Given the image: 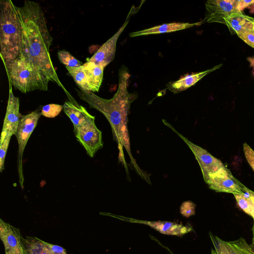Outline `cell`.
Here are the masks:
<instances>
[{
	"instance_id": "cell-1",
	"label": "cell",
	"mask_w": 254,
	"mask_h": 254,
	"mask_svg": "<svg viewBox=\"0 0 254 254\" xmlns=\"http://www.w3.org/2000/svg\"><path fill=\"white\" fill-rule=\"evenodd\" d=\"M130 74L127 68L122 66L119 71L118 89L110 99L102 98L94 92L75 89L78 97L89 106L103 114L109 122L114 139L119 150V159L125 165L129 176L127 166L124 155V148L129 155L131 163L138 174L147 182L148 175L138 166L131 155L129 138L127 127L128 115L131 103L137 97V94L129 93L128 90Z\"/></svg>"
},
{
	"instance_id": "cell-2",
	"label": "cell",
	"mask_w": 254,
	"mask_h": 254,
	"mask_svg": "<svg viewBox=\"0 0 254 254\" xmlns=\"http://www.w3.org/2000/svg\"><path fill=\"white\" fill-rule=\"evenodd\" d=\"M22 30V54L32 66L49 81L61 84L50 54L52 37L48 29L44 12L40 4L25 0L16 6Z\"/></svg>"
},
{
	"instance_id": "cell-3",
	"label": "cell",
	"mask_w": 254,
	"mask_h": 254,
	"mask_svg": "<svg viewBox=\"0 0 254 254\" xmlns=\"http://www.w3.org/2000/svg\"><path fill=\"white\" fill-rule=\"evenodd\" d=\"M21 24L10 0L0 1V54L4 66L16 59L22 48Z\"/></svg>"
},
{
	"instance_id": "cell-4",
	"label": "cell",
	"mask_w": 254,
	"mask_h": 254,
	"mask_svg": "<svg viewBox=\"0 0 254 254\" xmlns=\"http://www.w3.org/2000/svg\"><path fill=\"white\" fill-rule=\"evenodd\" d=\"M5 68L9 83L22 93L35 90H48L49 80L43 76L22 54Z\"/></svg>"
},
{
	"instance_id": "cell-5",
	"label": "cell",
	"mask_w": 254,
	"mask_h": 254,
	"mask_svg": "<svg viewBox=\"0 0 254 254\" xmlns=\"http://www.w3.org/2000/svg\"><path fill=\"white\" fill-rule=\"evenodd\" d=\"M41 116V113L38 111H33L26 115H21L15 134L18 143L17 169L19 183L22 189H23L24 187V176L22 168L23 152L30 135L37 126Z\"/></svg>"
},
{
	"instance_id": "cell-6",
	"label": "cell",
	"mask_w": 254,
	"mask_h": 254,
	"mask_svg": "<svg viewBox=\"0 0 254 254\" xmlns=\"http://www.w3.org/2000/svg\"><path fill=\"white\" fill-rule=\"evenodd\" d=\"M163 123L176 132L186 143L193 153L201 170L204 181L206 183L210 178L223 168L225 165L222 161L212 156L206 150L196 145L179 133L170 124L163 120Z\"/></svg>"
},
{
	"instance_id": "cell-7",
	"label": "cell",
	"mask_w": 254,
	"mask_h": 254,
	"mask_svg": "<svg viewBox=\"0 0 254 254\" xmlns=\"http://www.w3.org/2000/svg\"><path fill=\"white\" fill-rule=\"evenodd\" d=\"M78 141L83 146L87 154L93 157L103 147L102 132L96 127L95 119L90 120L74 130Z\"/></svg>"
},
{
	"instance_id": "cell-8",
	"label": "cell",
	"mask_w": 254,
	"mask_h": 254,
	"mask_svg": "<svg viewBox=\"0 0 254 254\" xmlns=\"http://www.w3.org/2000/svg\"><path fill=\"white\" fill-rule=\"evenodd\" d=\"M141 5L142 3L138 7H135L134 5L132 6L125 21L118 31L103 44L98 50L87 61L93 62L95 64L105 68L114 60L115 56L117 42L119 36L128 24L130 16L139 10Z\"/></svg>"
},
{
	"instance_id": "cell-9",
	"label": "cell",
	"mask_w": 254,
	"mask_h": 254,
	"mask_svg": "<svg viewBox=\"0 0 254 254\" xmlns=\"http://www.w3.org/2000/svg\"><path fill=\"white\" fill-rule=\"evenodd\" d=\"M209 188L216 192L243 193L242 185L225 166L212 175L207 183Z\"/></svg>"
},
{
	"instance_id": "cell-10",
	"label": "cell",
	"mask_w": 254,
	"mask_h": 254,
	"mask_svg": "<svg viewBox=\"0 0 254 254\" xmlns=\"http://www.w3.org/2000/svg\"><path fill=\"white\" fill-rule=\"evenodd\" d=\"M237 0H209L205 3L204 22H217L225 24V19L232 14L238 13Z\"/></svg>"
},
{
	"instance_id": "cell-11",
	"label": "cell",
	"mask_w": 254,
	"mask_h": 254,
	"mask_svg": "<svg viewBox=\"0 0 254 254\" xmlns=\"http://www.w3.org/2000/svg\"><path fill=\"white\" fill-rule=\"evenodd\" d=\"M0 238L5 254H26L20 230L0 219Z\"/></svg>"
},
{
	"instance_id": "cell-12",
	"label": "cell",
	"mask_w": 254,
	"mask_h": 254,
	"mask_svg": "<svg viewBox=\"0 0 254 254\" xmlns=\"http://www.w3.org/2000/svg\"><path fill=\"white\" fill-rule=\"evenodd\" d=\"M21 115L19 112V100L12 92V85L9 83V97L6 114L3 121L0 140L6 136L15 135Z\"/></svg>"
},
{
	"instance_id": "cell-13",
	"label": "cell",
	"mask_w": 254,
	"mask_h": 254,
	"mask_svg": "<svg viewBox=\"0 0 254 254\" xmlns=\"http://www.w3.org/2000/svg\"><path fill=\"white\" fill-rule=\"evenodd\" d=\"M104 215H108L115 217L127 222L131 223H139L148 225L160 233L169 235H176L182 236L191 231L192 229L190 226H185L182 223H178L170 221H150L146 220H140L133 218H127L123 216H116L111 214L104 213Z\"/></svg>"
},
{
	"instance_id": "cell-14",
	"label": "cell",
	"mask_w": 254,
	"mask_h": 254,
	"mask_svg": "<svg viewBox=\"0 0 254 254\" xmlns=\"http://www.w3.org/2000/svg\"><path fill=\"white\" fill-rule=\"evenodd\" d=\"M214 249L218 254H254V250L241 237L233 241H225L210 234Z\"/></svg>"
},
{
	"instance_id": "cell-15",
	"label": "cell",
	"mask_w": 254,
	"mask_h": 254,
	"mask_svg": "<svg viewBox=\"0 0 254 254\" xmlns=\"http://www.w3.org/2000/svg\"><path fill=\"white\" fill-rule=\"evenodd\" d=\"M63 105L64 111L72 122L74 130H75L87 122L95 119V117L90 114L86 109L71 96L68 97Z\"/></svg>"
},
{
	"instance_id": "cell-16",
	"label": "cell",
	"mask_w": 254,
	"mask_h": 254,
	"mask_svg": "<svg viewBox=\"0 0 254 254\" xmlns=\"http://www.w3.org/2000/svg\"><path fill=\"white\" fill-rule=\"evenodd\" d=\"M204 23L203 21L190 23L183 22H173L157 25L141 31L131 32L129 34L130 37L139 36L147 35L150 34H156L163 33L174 32L180 30L191 28L198 26Z\"/></svg>"
},
{
	"instance_id": "cell-17",
	"label": "cell",
	"mask_w": 254,
	"mask_h": 254,
	"mask_svg": "<svg viewBox=\"0 0 254 254\" xmlns=\"http://www.w3.org/2000/svg\"><path fill=\"white\" fill-rule=\"evenodd\" d=\"M225 24L232 33L238 35L247 30L254 29V18L240 12L226 18Z\"/></svg>"
},
{
	"instance_id": "cell-18",
	"label": "cell",
	"mask_w": 254,
	"mask_h": 254,
	"mask_svg": "<svg viewBox=\"0 0 254 254\" xmlns=\"http://www.w3.org/2000/svg\"><path fill=\"white\" fill-rule=\"evenodd\" d=\"M222 65V64H220L211 69L186 75L173 82L168 88L174 93H178L184 91L194 85L207 74L219 68Z\"/></svg>"
},
{
	"instance_id": "cell-19",
	"label": "cell",
	"mask_w": 254,
	"mask_h": 254,
	"mask_svg": "<svg viewBox=\"0 0 254 254\" xmlns=\"http://www.w3.org/2000/svg\"><path fill=\"white\" fill-rule=\"evenodd\" d=\"M82 66L87 76L91 92H98L103 80L104 67L88 61Z\"/></svg>"
},
{
	"instance_id": "cell-20",
	"label": "cell",
	"mask_w": 254,
	"mask_h": 254,
	"mask_svg": "<svg viewBox=\"0 0 254 254\" xmlns=\"http://www.w3.org/2000/svg\"><path fill=\"white\" fill-rule=\"evenodd\" d=\"M26 254H52L45 242L35 237L23 238Z\"/></svg>"
},
{
	"instance_id": "cell-21",
	"label": "cell",
	"mask_w": 254,
	"mask_h": 254,
	"mask_svg": "<svg viewBox=\"0 0 254 254\" xmlns=\"http://www.w3.org/2000/svg\"><path fill=\"white\" fill-rule=\"evenodd\" d=\"M68 73L80 89L85 91H91L88 79L82 65L77 67L65 66Z\"/></svg>"
},
{
	"instance_id": "cell-22",
	"label": "cell",
	"mask_w": 254,
	"mask_h": 254,
	"mask_svg": "<svg viewBox=\"0 0 254 254\" xmlns=\"http://www.w3.org/2000/svg\"><path fill=\"white\" fill-rule=\"evenodd\" d=\"M233 195L238 206L254 219V194L250 197H245L241 193H235Z\"/></svg>"
},
{
	"instance_id": "cell-23",
	"label": "cell",
	"mask_w": 254,
	"mask_h": 254,
	"mask_svg": "<svg viewBox=\"0 0 254 254\" xmlns=\"http://www.w3.org/2000/svg\"><path fill=\"white\" fill-rule=\"evenodd\" d=\"M58 57L60 62L65 66L77 67L81 66L83 64L74 58L69 52L65 50H60L58 52Z\"/></svg>"
},
{
	"instance_id": "cell-24",
	"label": "cell",
	"mask_w": 254,
	"mask_h": 254,
	"mask_svg": "<svg viewBox=\"0 0 254 254\" xmlns=\"http://www.w3.org/2000/svg\"><path fill=\"white\" fill-rule=\"evenodd\" d=\"M63 109L64 107L62 105L50 104L42 107L41 114V115L45 117L53 118L57 116Z\"/></svg>"
},
{
	"instance_id": "cell-25",
	"label": "cell",
	"mask_w": 254,
	"mask_h": 254,
	"mask_svg": "<svg viewBox=\"0 0 254 254\" xmlns=\"http://www.w3.org/2000/svg\"><path fill=\"white\" fill-rule=\"evenodd\" d=\"M11 137L6 136L0 140V172H2L4 169V161L9 143Z\"/></svg>"
},
{
	"instance_id": "cell-26",
	"label": "cell",
	"mask_w": 254,
	"mask_h": 254,
	"mask_svg": "<svg viewBox=\"0 0 254 254\" xmlns=\"http://www.w3.org/2000/svg\"><path fill=\"white\" fill-rule=\"evenodd\" d=\"M196 205L191 201H184L180 208L181 214L186 218L194 215Z\"/></svg>"
},
{
	"instance_id": "cell-27",
	"label": "cell",
	"mask_w": 254,
	"mask_h": 254,
	"mask_svg": "<svg viewBox=\"0 0 254 254\" xmlns=\"http://www.w3.org/2000/svg\"><path fill=\"white\" fill-rule=\"evenodd\" d=\"M238 36L246 44L254 48V29L247 30Z\"/></svg>"
},
{
	"instance_id": "cell-28",
	"label": "cell",
	"mask_w": 254,
	"mask_h": 254,
	"mask_svg": "<svg viewBox=\"0 0 254 254\" xmlns=\"http://www.w3.org/2000/svg\"><path fill=\"white\" fill-rule=\"evenodd\" d=\"M243 151L248 163L254 171V150L245 142L243 144Z\"/></svg>"
},
{
	"instance_id": "cell-29",
	"label": "cell",
	"mask_w": 254,
	"mask_h": 254,
	"mask_svg": "<svg viewBox=\"0 0 254 254\" xmlns=\"http://www.w3.org/2000/svg\"><path fill=\"white\" fill-rule=\"evenodd\" d=\"M46 243L52 254H67L65 250L63 248L58 245Z\"/></svg>"
},
{
	"instance_id": "cell-30",
	"label": "cell",
	"mask_w": 254,
	"mask_h": 254,
	"mask_svg": "<svg viewBox=\"0 0 254 254\" xmlns=\"http://www.w3.org/2000/svg\"><path fill=\"white\" fill-rule=\"evenodd\" d=\"M253 3L254 0H237L236 8L238 11L242 12L244 8L249 7Z\"/></svg>"
},
{
	"instance_id": "cell-31",
	"label": "cell",
	"mask_w": 254,
	"mask_h": 254,
	"mask_svg": "<svg viewBox=\"0 0 254 254\" xmlns=\"http://www.w3.org/2000/svg\"><path fill=\"white\" fill-rule=\"evenodd\" d=\"M248 8L250 9L251 13H254V3L252 4Z\"/></svg>"
},
{
	"instance_id": "cell-32",
	"label": "cell",
	"mask_w": 254,
	"mask_h": 254,
	"mask_svg": "<svg viewBox=\"0 0 254 254\" xmlns=\"http://www.w3.org/2000/svg\"><path fill=\"white\" fill-rule=\"evenodd\" d=\"M251 246L254 250V235H253L252 242Z\"/></svg>"
},
{
	"instance_id": "cell-33",
	"label": "cell",
	"mask_w": 254,
	"mask_h": 254,
	"mask_svg": "<svg viewBox=\"0 0 254 254\" xmlns=\"http://www.w3.org/2000/svg\"><path fill=\"white\" fill-rule=\"evenodd\" d=\"M252 233H253V235L254 236V219H253V225L252 227Z\"/></svg>"
},
{
	"instance_id": "cell-34",
	"label": "cell",
	"mask_w": 254,
	"mask_h": 254,
	"mask_svg": "<svg viewBox=\"0 0 254 254\" xmlns=\"http://www.w3.org/2000/svg\"><path fill=\"white\" fill-rule=\"evenodd\" d=\"M212 251H213V252L214 254H218L217 253V252L215 251V249H214V250L212 249Z\"/></svg>"
},
{
	"instance_id": "cell-35",
	"label": "cell",
	"mask_w": 254,
	"mask_h": 254,
	"mask_svg": "<svg viewBox=\"0 0 254 254\" xmlns=\"http://www.w3.org/2000/svg\"><path fill=\"white\" fill-rule=\"evenodd\" d=\"M211 254H214V253H213V252L212 250H211Z\"/></svg>"
},
{
	"instance_id": "cell-36",
	"label": "cell",
	"mask_w": 254,
	"mask_h": 254,
	"mask_svg": "<svg viewBox=\"0 0 254 254\" xmlns=\"http://www.w3.org/2000/svg\"><path fill=\"white\" fill-rule=\"evenodd\" d=\"M168 250L170 252V251L169 250ZM171 254H172L171 252Z\"/></svg>"
}]
</instances>
